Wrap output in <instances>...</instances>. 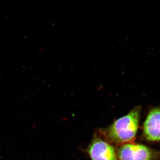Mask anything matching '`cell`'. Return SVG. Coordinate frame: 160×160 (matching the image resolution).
Instances as JSON below:
<instances>
[{"label": "cell", "mask_w": 160, "mask_h": 160, "mask_svg": "<svg viewBox=\"0 0 160 160\" xmlns=\"http://www.w3.org/2000/svg\"><path fill=\"white\" fill-rule=\"evenodd\" d=\"M141 111V106H136L126 115L96 133L114 146L133 142L138 130Z\"/></svg>", "instance_id": "cell-1"}, {"label": "cell", "mask_w": 160, "mask_h": 160, "mask_svg": "<svg viewBox=\"0 0 160 160\" xmlns=\"http://www.w3.org/2000/svg\"><path fill=\"white\" fill-rule=\"evenodd\" d=\"M118 160H158L160 152L143 144L127 143L117 149Z\"/></svg>", "instance_id": "cell-2"}, {"label": "cell", "mask_w": 160, "mask_h": 160, "mask_svg": "<svg viewBox=\"0 0 160 160\" xmlns=\"http://www.w3.org/2000/svg\"><path fill=\"white\" fill-rule=\"evenodd\" d=\"M86 151L91 160H118L115 146L96 133Z\"/></svg>", "instance_id": "cell-3"}, {"label": "cell", "mask_w": 160, "mask_h": 160, "mask_svg": "<svg viewBox=\"0 0 160 160\" xmlns=\"http://www.w3.org/2000/svg\"><path fill=\"white\" fill-rule=\"evenodd\" d=\"M143 137L150 142H160V108L156 107L147 114L143 126Z\"/></svg>", "instance_id": "cell-4"}]
</instances>
